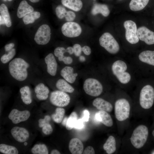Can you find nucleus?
<instances>
[{
    "mask_svg": "<svg viewBox=\"0 0 154 154\" xmlns=\"http://www.w3.org/2000/svg\"><path fill=\"white\" fill-rule=\"evenodd\" d=\"M29 66V63L23 59L16 58L10 62L8 65L9 72L14 79L19 81H23L27 78V69Z\"/></svg>",
    "mask_w": 154,
    "mask_h": 154,
    "instance_id": "nucleus-1",
    "label": "nucleus"
},
{
    "mask_svg": "<svg viewBox=\"0 0 154 154\" xmlns=\"http://www.w3.org/2000/svg\"><path fill=\"white\" fill-rule=\"evenodd\" d=\"M148 134V129L146 126H138L133 130L130 138L131 143L136 149L141 148L145 143Z\"/></svg>",
    "mask_w": 154,
    "mask_h": 154,
    "instance_id": "nucleus-2",
    "label": "nucleus"
},
{
    "mask_svg": "<svg viewBox=\"0 0 154 154\" xmlns=\"http://www.w3.org/2000/svg\"><path fill=\"white\" fill-rule=\"evenodd\" d=\"M127 68V66L125 63L121 60L116 61L112 66L113 74L122 84H127L131 80L130 75L129 73L125 72Z\"/></svg>",
    "mask_w": 154,
    "mask_h": 154,
    "instance_id": "nucleus-3",
    "label": "nucleus"
},
{
    "mask_svg": "<svg viewBox=\"0 0 154 154\" xmlns=\"http://www.w3.org/2000/svg\"><path fill=\"white\" fill-rule=\"evenodd\" d=\"M154 102V89L150 85H147L141 90L139 96V103L141 107L145 109L151 108Z\"/></svg>",
    "mask_w": 154,
    "mask_h": 154,
    "instance_id": "nucleus-4",
    "label": "nucleus"
},
{
    "mask_svg": "<svg viewBox=\"0 0 154 154\" xmlns=\"http://www.w3.org/2000/svg\"><path fill=\"white\" fill-rule=\"evenodd\" d=\"M130 105L128 101L124 98L117 100L115 105V114L116 119L119 121H122L129 117Z\"/></svg>",
    "mask_w": 154,
    "mask_h": 154,
    "instance_id": "nucleus-5",
    "label": "nucleus"
},
{
    "mask_svg": "<svg viewBox=\"0 0 154 154\" xmlns=\"http://www.w3.org/2000/svg\"><path fill=\"white\" fill-rule=\"evenodd\" d=\"M99 41L100 46L111 54H116L119 50L118 42L109 33H104L100 38Z\"/></svg>",
    "mask_w": 154,
    "mask_h": 154,
    "instance_id": "nucleus-6",
    "label": "nucleus"
},
{
    "mask_svg": "<svg viewBox=\"0 0 154 154\" xmlns=\"http://www.w3.org/2000/svg\"><path fill=\"white\" fill-rule=\"evenodd\" d=\"M83 88L87 94L94 97L100 95L103 90L101 83L97 79L92 78H87L85 80Z\"/></svg>",
    "mask_w": 154,
    "mask_h": 154,
    "instance_id": "nucleus-7",
    "label": "nucleus"
},
{
    "mask_svg": "<svg viewBox=\"0 0 154 154\" xmlns=\"http://www.w3.org/2000/svg\"><path fill=\"white\" fill-rule=\"evenodd\" d=\"M70 98L66 92L59 90H55L50 94V100L53 105L60 107L66 106L69 104Z\"/></svg>",
    "mask_w": 154,
    "mask_h": 154,
    "instance_id": "nucleus-8",
    "label": "nucleus"
},
{
    "mask_svg": "<svg viewBox=\"0 0 154 154\" xmlns=\"http://www.w3.org/2000/svg\"><path fill=\"white\" fill-rule=\"evenodd\" d=\"M51 37V30L49 26L46 24L40 26L36 32L34 40L38 44L44 45L50 41Z\"/></svg>",
    "mask_w": 154,
    "mask_h": 154,
    "instance_id": "nucleus-9",
    "label": "nucleus"
},
{
    "mask_svg": "<svg viewBox=\"0 0 154 154\" xmlns=\"http://www.w3.org/2000/svg\"><path fill=\"white\" fill-rule=\"evenodd\" d=\"M125 29V36L127 40L131 44H135L139 41L137 35V27L136 23L131 20H127L123 23Z\"/></svg>",
    "mask_w": 154,
    "mask_h": 154,
    "instance_id": "nucleus-10",
    "label": "nucleus"
},
{
    "mask_svg": "<svg viewBox=\"0 0 154 154\" xmlns=\"http://www.w3.org/2000/svg\"><path fill=\"white\" fill-rule=\"evenodd\" d=\"M61 31L65 36L69 38L76 37L79 36L82 33V28L78 23L68 22L62 26Z\"/></svg>",
    "mask_w": 154,
    "mask_h": 154,
    "instance_id": "nucleus-11",
    "label": "nucleus"
},
{
    "mask_svg": "<svg viewBox=\"0 0 154 154\" xmlns=\"http://www.w3.org/2000/svg\"><path fill=\"white\" fill-rule=\"evenodd\" d=\"M137 35L139 38L149 45L154 44V32L147 27L142 26L137 30Z\"/></svg>",
    "mask_w": 154,
    "mask_h": 154,
    "instance_id": "nucleus-12",
    "label": "nucleus"
},
{
    "mask_svg": "<svg viewBox=\"0 0 154 154\" xmlns=\"http://www.w3.org/2000/svg\"><path fill=\"white\" fill-rule=\"evenodd\" d=\"M30 116V112L27 110L20 111L13 109L10 112L8 116L13 123L17 124L27 120Z\"/></svg>",
    "mask_w": 154,
    "mask_h": 154,
    "instance_id": "nucleus-13",
    "label": "nucleus"
},
{
    "mask_svg": "<svg viewBox=\"0 0 154 154\" xmlns=\"http://www.w3.org/2000/svg\"><path fill=\"white\" fill-rule=\"evenodd\" d=\"M11 133L14 139L19 142L26 141L29 137V131L23 127H14L11 129Z\"/></svg>",
    "mask_w": 154,
    "mask_h": 154,
    "instance_id": "nucleus-14",
    "label": "nucleus"
},
{
    "mask_svg": "<svg viewBox=\"0 0 154 154\" xmlns=\"http://www.w3.org/2000/svg\"><path fill=\"white\" fill-rule=\"evenodd\" d=\"M47 73L52 76H55L57 69V63L54 55L52 53L48 54L45 58Z\"/></svg>",
    "mask_w": 154,
    "mask_h": 154,
    "instance_id": "nucleus-15",
    "label": "nucleus"
},
{
    "mask_svg": "<svg viewBox=\"0 0 154 154\" xmlns=\"http://www.w3.org/2000/svg\"><path fill=\"white\" fill-rule=\"evenodd\" d=\"M60 74L64 79L71 84L75 82L78 75L77 73H74L73 68L69 66H66L62 68Z\"/></svg>",
    "mask_w": 154,
    "mask_h": 154,
    "instance_id": "nucleus-16",
    "label": "nucleus"
},
{
    "mask_svg": "<svg viewBox=\"0 0 154 154\" xmlns=\"http://www.w3.org/2000/svg\"><path fill=\"white\" fill-rule=\"evenodd\" d=\"M34 91L37 98L40 100H45L48 97L49 90L48 87L42 83L37 84L35 88Z\"/></svg>",
    "mask_w": 154,
    "mask_h": 154,
    "instance_id": "nucleus-17",
    "label": "nucleus"
},
{
    "mask_svg": "<svg viewBox=\"0 0 154 154\" xmlns=\"http://www.w3.org/2000/svg\"><path fill=\"white\" fill-rule=\"evenodd\" d=\"M69 149L72 154H81L83 151V144L79 139L73 138L69 142Z\"/></svg>",
    "mask_w": 154,
    "mask_h": 154,
    "instance_id": "nucleus-18",
    "label": "nucleus"
},
{
    "mask_svg": "<svg viewBox=\"0 0 154 154\" xmlns=\"http://www.w3.org/2000/svg\"><path fill=\"white\" fill-rule=\"evenodd\" d=\"M92 104L98 110L107 112H112L113 108V106L110 103L101 98L95 99Z\"/></svg>",
    "mask_w": 154,
    "mask_h": 154,
    "instance_id": "nucleus-19",
    "label": "nucleus"
},
{
    "mask_svg": "<svg viewBox=\"0 0 154 154\" xmlns=\"http://www.w3.org/2000/svg\"><path fill=\"white\" fill-rule=\"evenodd\" d=\"M96 119L105 126L111 127L113 125V121L110 115L106 112L100 110L95 115Z\"/></svg>",
    "mask_w": 154,
    "mask_h": 154,
    "instance_id": "nucleus-20",
    "label": "nucleus"
},
{
    "mask_svg": "<svg viewBox=\"0 0 154 154\" xmlns=\"http://www.w3.org/2000/svg\"><path fill=\"white\" fill-rule=\"evenodd\" d=\"M33 7L25 0L21 1L18 7L17 15L19 18H22L28 14L33 11Z\"/></svg>",
    "mask_w": 154,
    "mask_h": 154,
    "instance_id": "nucleus-21",
    "label": "nucleus"
},
{
    "mask_svg": "<svg viewBox=\"0 0 154 154\" xmlns=\"http://www.w3.org/2000/svg\"><path fill=\"white\" fill-rule=\"evenodd\" d=\"M64 6L75 11H78L82 8L83 3L81 0H61Z\"/></svg>",
    "mask_w": 154,
    "mask_h": 154,
    "instance_id": "nucleus-22",
    "label": "nucleus"
},
{
    "mask_svg": "<svg viewBox=\"0 0 154 154\" xmlns=\"http://www.w3.org/2000/svg\"><path fill=\"white\" fill-rule=\"evenodd\" d=\"M139 58L142 62L154 66V51H143L139 54Z\"/></svg>",
    "mask_w": 154,
    "mask_h": 154,
    "instance_id": "nucleus-23",
    "label": "nucleus"
},
{
    "mask_svg": "<svg viewBox=\"0 0 154 154\" xmlns=\"http://www.w3.org/2000/svg\"><path fill=\"white\" fill-rule=\"evenodd\" d=\"M91 13L93 15L100 13L104 16L106 17L109 15L110 11L107 5L104 4L95 3L92 10Z\"/></svg>",
    "mask_w": 154,
    "mask_h": 154,
    "instance_id": "nucleus-24",
    "label": "nucleus"
},
{
    "mask_svg": "<svg viewBox=\"0 0 154 154\" xmlns=\"http://www.w3.org/2000/svg\"><path fill=\"white\" fill-rule=\"evenodd\" d=\"M21 98L23 102L26 104L29 105L32 102L31 92L29 87L25 86L20 89Z\"/></svg>",
    "mask_w": 154,
    "mask_h": 154,
    "instance_id": "nucleus-25",
    "label": "nucleus"
},
{
    "mask_svg": "<svg viewBox=\"0 0 154 154\" xmlns=\"http://www.w3.org/2000/svg\"><path fill=\"white\" fill-rule=\"evenodd\" d=\"M68 82L64 79H60L56 82V87L59 90L72 93L74 92V89Z\"/></svg>",
    "mask_w": 154,
    "mask_h": 154,
    "instance_id": "nucleus-26",
    "label": "nucleus"
},
{
    "mask_svg": "<svg viewBox=\"0 0 154 154\" xmlns=\"http://www.w3.org/2000/svg\"><path fill=\"white\" fill-rule=\"evenodd\" d=\"M103 149L108 154L114 153L116 150V141L112 136H110L103 145Z\"/></svg>",
    "mask_w": 154,
    "mask_h": 154,
    "instance_id": "nucleus-27",
    "label": "nucleus"
},
{
    "mask_svg": "<svg viewBox=\"0 0 154 154\" xmlns=\"http://www.w3.org/2000/svg\"><path fill=\"white\" fill-rule=\"evenodd\" d=\"M149 0H131L129 7L132 11H137L143 9L147 4Z\"/></svg>",
    "mask_w": 154,
    "mask_h": 154,
    "instance_id": "nucleus-28",
    "label": "nucleus"
},
{
    "mask_svg": "<svg viewBox=\"0 0 154 154\" xmlns=\"http://www.w3.org/2000/svg\"><path fill=\"white\" fill-rule=\"evenodd\" d=\"M1 15L5 20V25L7 27H10L12 25L10 17L6 6L3 3L0 6Z\"/></svg>",
    "mask_w": 154,
    "mask_h": 154,
    "instance_id": "nucleus-29",
    "label": "nucleus"
},
{
    "mask_svg": "<svg viewBox=\"0 0 154 154\" xmlns=\"http://www.w3.org/2000/svg\"><path fill=\"white\" fill-rule=\"evenodd\" d=\"M40 13L37 11H33L26 15L23 18V20L25 25L34 23L35 20L39 18Z\"/></svg>",
    "mask_w": 154,
    "mask_h": 154,
    "instance_id": "nucleus-30",
    "label": "nucleus"
},
{
    "mask_svg": "<svg viewBox=\"0 0 154 154\" xmlns=\"http://www.w3.org/2000/svg\"><path fill=\"white\" fill-rule=\"evenodd\" d=\"M65 113L64 109L61 107L57 108L55 113L52 114L51 117L53 120L57 123H60L62 121Z\"/></svg>",
    "mask_w": 154,
    "mask_h": 154,
    "instance_id": "nucleus-31",
    "label": "nucleus"
},
{
    "mask_svg": "<svg viewBox=\"0 0 154 154\" xmlns=\"http://www.w3.org/2000/svg\"><path fill=\"white\" fill-rule=\"evenodd\" d=\"M78 115L76 112H73L68 118L66 125V129L68 130H71L74 128L76 123L78 120Z\"/></svg>",
    "mask_w": 154,
    "mask_h": 154,
    "instance_id": "nucleus-32",
    "label": "nucleus"
},
{
    "mask_svg": "<svg viewBox=\"0 0 154 154\" xmlns=\"http://www.w3.org/2000/svg\"><path fill=\"white\" fill-rule=\"evenodd\" d=\"M0 151L5 154H18V151L15 147L4 144L0 145Z\"/></svg>",
    "mask_w": 154,
    "mask_h": 154,
    "instance_id": "nucleus-33",
    "label": "nucleus"
},
{
    "mask_svg": "<svg viewBox=\"0 0 154 154\" xmlns=\"http://www.w3.org/2000/svg\"><path fill=\"white\" fill-rule=\"evenodd\" d=\"M34 154H48V150L46 145L44 144H37L35 145L31 149Z\"/></svg>",
    "mask_w": 154,
    "mask_h": 154,
    "instance_id": "nucleus-34",
    "label": "nucleus"
},
{
    "mask_svg": "<svg viewBox=\"0 0 154 154\" xmlns=\"http://www.w3.org/2000/svg\"><path fill=\"white\" fill-rule=\"evenodd\" d=\"M15 54V49L13 48L9 51L7 54H5L2 56L0 58L1 62L4 64L7 63L13 59Z\"/></svg>",
    "mask_w": 154,
    "mask_h": 154,
    "instance_id": "nucleus-35",
    "label": "nucleus"
},
{
    "mask_svg": "<svg viewBox=\"0 0 154 154\" xmlns=\"http://www.w3.org/2000/svg\"><path fill=\"white\" fill-rule=\"evenodd\" d=\"M66 52V49L63 47H58L56 48L54 51V55L58 57V60L62 61V59L64 56V54Z\"/></svg>",
    "mask_w": 154,
    "mask_h": 154,
    "instance_id": "nucleus-36",
    "label": "nucleus"
},
{
    "mask_svg": "<svg viewBox=\"0 0 154 154\" xmlns=\"http://www.w3.org/2000/svg\"><path fill=\"white\" fill-rule=\"evenodd\" d=\"M55 12L58 17L61 19L65 17L67 11L63 6L59 5L56 7Z\"/></svg>",
    "mask_w": 154,
    "mask_h": 154,
    "instance_id": "nucleus-37",
    "label": "nucleus"
},
{
    "mask_svg": "<svg viewBox=\"0 0 154 154\" xmlns=\"http://www.w3.org/2000/svg\"><path fill=\"white\" fill-rule=\"evenodd\" d=\"M41 127H42V132L46 135H50L52 132L53 129L49 122L44 123Z\"/></svg>",
    "mask_w": 154,
    "mask_h": 154,
    "instance_id": "nucleus-38",
    "label": "nucleus"
},
{
    "mask_svg": "<svg viewBox=\"0 0 154 154\" xmlns=\"http://www.w3.org/2000/svg\"><path fill=\"white\" fill-rule=\"evenodd\" d=\"M64 17L67 21L72 22L75 19L76 15L75 13L72 11H67Z\"/></svg>",
    "mask_w": 154,
    "mask_h": 154,
    "instance_id": "nucleus-39",
    "label": "nucleus"
},
{
    "mask_svg": "<svg viewBox=\"0 0 154 154\" xmlns=\"http://www.w3.org/2000/svg\"><path fill=\"white\" fill-rule=\"evenodd\" d=\"M73 48L74 49V53L76 56H80L82 50V47L80 45L78 44H74Z\"/></svg>",
    "mask_w": 154,
    "mask_h": 154,
    "instance_id": "nucleus-40",
    "label": "nucleus"
},
{
    "mask_svg": "<svg viewBox=\"0 0 154 154\" xmlns=\"http://www.w3.org/2000/svg\"><path fill=\"white\" fill-rule=\"evenodd\" d=\"M95 153L94 150L91 146L87 147L84 150L83 153L84 154H94Z\"/></svg>",
    "mask_w": 154,
    "mask_h": 154,
    "instance_id": "nucleus-41",
    "label": "nucleus"
},
{
    "mask_svg": "<svg viewBox=\"0 0 154 154\" xmlns=\"http://www.w3.org/2000/svg\"><path fill=\"white\" fill-rule=\"evenodd\" d=\"M84 121L82 119H78L76 123L74 128L78 129H81L83 128L84 126Z\"/></svg>",
    "mask_w": 154,
    "mask_h": 154,
    "instance_id": "nucleus-42",
    "label": "nucleus"
},
{
    "mask_svg": "<svg viewBox=\"0 0 154 154\" xmlns=\"http://www.w3.org/2000/svg\"><path fill=\"white\" fill-rule=\"evenodd\" d=\"M62 61L63 62L66 64H70L73 62L72 58L70 56H64L63 58Z\"/></svg>",
    "mask_w": 154,
    "mask_h": 154,
    "instance_id": "nucleus-43",
    "label": "nucleus"
},
{
    "mask_svg": "<svg viewBox=\"0 0 154 154\" xmlns=\"http://www.w3.org/2000/svg\"><path fill=\"white\" fill-rule=\"evenodd\" d=\"M82 50L84 53L86 55H89L91 53V48L87 46H85L82 47Z\"/></svg>",
    "mask_w": 154,
    "mask_h": 154,
    "instance_id": "nucleus-44",
    "label": "nucleus"
},
{
    "mask_svg": "<svg viewBox=\"0 0 154 154\" xmlns=\"http://www.w3.org/2000/svg\"><path fill=\"white\" fill-rule=\"evenodd\" d=\"M89 113L87 110H85L83 112V116L82 118L84 121H87L89 117Z\"/></svg>",
    "mask_w": 154,
    "mask_h": 154,
    "instance_id": "nucleus-45",
    "label": "nucleus"
},
{
    "mask_svg": "<svg viewBox=\"0 0 154 154\" xmlns=\"http://www.w3.org/2000/svg\"><path fill=\"white\" fill-rule=\"evenodd\" d=\"M15 44L13 43H11L6 45L5 46V50L6 51L9 52L12 49L14 46Z\"/></svg>",
    "mask_w": 154,
    "mask_h": 154,
    "instance_id": "nucleus-46",
    "label": "nucleus"
},
{
    "mask_svg": "<svg viewBox=\"0 0 154 154\" xmlns=\"http://www.w3.org/2000/svg\"><path fill=\"white\" fill-rule=\"evenodd\" d=\"M66 52L69 53L70 54H72L74 53V49L73 47L69 46L66 49Z\"/></svg>",
    "mask_w": 154,
    "mask_h": 154,
    "instance_id": "nucleus-47",
    "label": "nucleus"
},
{
    "mask_svg": "<svg viewBox=\"0 0 154 154\" xmlns=\"http://www.w3.org/2000/svg\"><path fill=\"white\" fill-rule=\"evenodd\" d=\"M51 154H60V152L57 150L53 149L50 152Z\"/></svg>",
    "mask_w": 154,
    "mask_h": 154,
    "instance_id": "nucleus-48",
    "label": "nucleus"
},
{
    "mask_svg": "<svg viewBox=\"0 0 154 154\" xmlns=\"http://www.w3.org/2000/svg\"><path fill=\"white\" fill-rule=\"evenodd\" d=\"M0 24L1 25L5 24V20L1 15H0Z\"/></svg>",
    "mask_w": 154,
    "mask_h": 154,
    "instance_id": "nucleus-49",
    "label": "nucleus"
},
{
    "mask_svg": "<svg viewBox=\"0 0 154 154\" xmlns=\"http://www.w3.org/2000/svg\"><path fill=\"white\" fill-rule=\"evenodd\" d=\"M67 119L68 118L66 117L62 121V124L63 126H65L66 123Z\"/></svg>",
    "mask_w": 154,
    "mask_h": 154,
    "instance_id": "nucleus-50",
    "label": "nucleus"
},
{
    "mask_svg": "<svg viewBox=\"0 0 154 154\" xmlns=\"http://www.w3.org/2000/svg\"><path fill=\"white\" fill-rule=\"evenodd\" d=\"M79 59L80 61L81 62H83L86 59L84 56H81L79 57Z\"/></svg>",
    "mask_w": 154,
    "mask_h": 154,
    "instance_id": "nucleus-51",
    "label": "nucleus"
},
{
    "mask_svg": "<svg viewBox=\"0 0 154 154\" xmlns=\"http://www.w3.org/2000/svg\"><path fill=\"white\" fill-rule=\"evenodd\" d=\"M32 3H37L40 0H29Z\"/></svg>",
    "mask_w": 154,
    "mask_h": 154,
    "instance_id": "nucleus-52",
    "label": "nucleus"
},
{
    "mask_svg": "<svg viewBox=\"0 0 154 154\" xmlns=\"http://www.w3.org/2000/svg\"><path fill=\"white\" fill-rule=\"evenodd\" d=\"M24 145H27V143L26 142H25L24 143Z\"/></svg>",
    "mask_w": 154,
    "mask_h": 154,
    "instance_id": "nucleus-53",
    "label": "nucleus"
},
{
    "mask_svg": "<svg viewBox=\"0 0 154 154\" xmlns=\"http://www.w3.org/2000/svg\"><path fill=\"white\" fill-rule=\"evenodd\" d=\"M152 134L153 135L154 137V130L152 132Z\"/></svg>",
    "mask_w": 154,
    "mask_h": 154,
    "instance_id": "nucleus-54",
    "label": "nucleus"
},
{
    "mask_svg": "<svg viewBox=\"0 0 154 154\" xmlns=\"http://www.w3.org/2000/svg\"><path fill=\"white\" fill-rule=\"evenodd\" d=\"M7 0L8 1H12L13 0Z\"/></svg>",
    "mask_w": 154,
    "mask_h": 154,
    "instance_id": "nucleus-55",
    "label": "nucleus"
},
{
    "mask_svg": "<svg viewBox=\"0 0 154 154\" xmlns=\"http://www.w3.org/2000/svg\"><path fill=\"white\" fill-rule=\"evenodd\" d=\"M3 0L5 1H7V0Z\"/></svg>",
    "mask_w": 154,
    "mask_h": 154,
    "instance_id": "nucleus-56",
    "label": "nucleus"
},
{
    "mask_svg": "<svg viewBox=\"0 0 154 154\" xmlns=\"http://www.w3.org/2000/svg\"><path fill=\"white\" fill-rule=\"evenodd\" d=\"M94 1H96V0H93Z\"/></svg>",
    "mask_w": 154,
    "mask_h": 154,
    "instance_id": "nucleus-57",
    "label": "nucleus"
}]
</instances>
